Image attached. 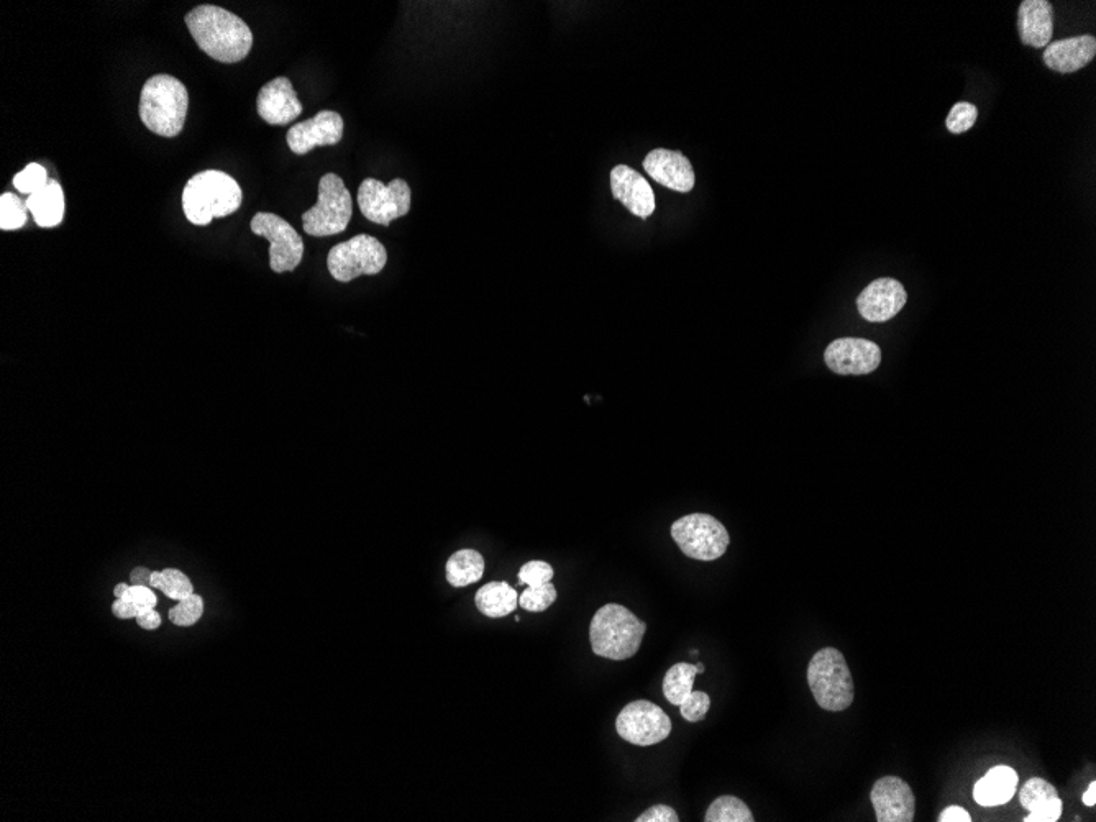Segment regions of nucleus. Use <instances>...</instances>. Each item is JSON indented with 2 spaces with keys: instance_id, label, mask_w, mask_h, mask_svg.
Here are the masks:
<instances>
[{
  "instance_id": "nucleus-21",
  "label": "nucleus",
  "mask_w": 1096,
  "mask_h": 822,
  "mask_svg": "<svg viewBox=\"0 0 1096 822\" xmlns=\"http://www.w3.org/2000/svg\"><path fill=\"white\" fill-rule=\"evenodd\" d=\"M1018 773L1008 765H998L977 781L973 788V798L980 806L991 808L1008 803L1018 788Z\"/></svg>"
},
{
  "instance_id": "nucleus-32",
  "label": "nucleus",
  "mask_w": 1096,
  "mask_h": 822,
  "mask_svg": "<svg viewBox=\"0 0 1096 822\" xmlns=\"http://www.w3.org/2000/svg\"><path fill=\"white\" fill-rule=\"evenodd\" d=\"M202 612H204V601L201 596L191 594L189 598L179 601L178 606L169 611V619L176 626H194L201 619Z\"/></svg>"
},
{
  "instance_id": "nucleus-23",
  "label": "nucleus",
  "mask_w": 1096,
  "mask_h": 822,
  "mask_svg": "<svg viewBox=\"0 0 1096 822\" xmlns=\"http://www.w3.org/2000/svg\"><path fill=\"white\" fill-rule=\"evenodd\" d=\"M476 608L481 614L499 619L511 614L519 604V594L504 581H493L476 593Z\"/></svg>"
},
{
  "instance_id": "nucleus-12",
  "label": "nucleus",
  "mask_w": 1096,
  "mask_h": 822,
  "mask_svg": "<svg viewBox=\"0 0 1096 822\" xmlns=\"http://www.w3.org/2000/svg\"><path fill=\"white\" fill-rule=\"evenodd\" d=\"M824 361L837 375H868L882 363V350L867 338H837L826 348Z\"/></svg>"
},
{
  "instance_id": "nucleus-11",
  "label": "nucleus",
  "mask_w": 1096,
  "mask_h": 822,
  "mask_svg": "<svg viewBox=\"0 0 1096 822\" xmlns=\"http://www.w3.org/2000/svg\"><path fill=\"white\" fill-rule=\"evenodd\" d=\"M616 731L639 747L660 744L672 732V719L657 704L639 699L627 704L616 719Z\"/></svg>"
},
{
  "instance_id": "nucleus-31",
  "label": "nucleus",
  "mask_w": 1096,
  "mask_h": 822,
  "mask_svg": "<svg viewBox=\"0 0 1096 822\" xmlns=\"http://www.w3.org/2000/svg\"><path fill=\"white\" fill-rule=\"evenodd\" d=\"M555 601H557V590H555L552 583H545V585L537 586V588H530L529 586L524 593L519 594V606L529 612L545 611Z\"/></svg>"
},
{
  "instance_id": "nucleus-30",
  "label": "nucleus",
  "mask_w": 1096,
  "mask_h": 822,
  "mask_svg": "<svg viewBox=\"0 0 1096 822\" xmlns=\"http://www.w3.org/2000/svg\"><path fill=\"white\" fill-rule=\"evenodd\" d=\"M48 171L38 163H30L27 168H23L20 173L15 174L12 183L14 188L20 192V194H28L32 196L35 192L45 188L48 184Z\"/></svg>"
},
{
  "instance_id": "nucleus-2",
  "label": "nucleus",
  "mask_w": 1096,
  "mask_h": 822,
  "mask_svg": "<svg viewBox=\"0 0 1096 822\" xmlns=\"http://www.w3.org/2000/svg\"><path fill=\"white\" fill-rule=\"evenodd\" d=\"M243 192L237 181L222 171L207 169L189 179L183 191V211L194 225H209L242 206Z\"/></svg>"
},
{
  "instance_id": "nucleus-18",
  "label": "nucleus",
  "mask_w": 1096,
  "mask_h": 822,
  "mask_svg": "<svg viewBox=\"0 0 1096 822\" xmlns=\"http://www.w3.org/2000/svg\"><path fill=\"white\" fill-rule=\"evenodd\" d=\"M644 169L655 183L676 192L693 191L696 184L695 171L690 160L680 151L657 148L645 156Z\"/></svg>"
},
{
  "instance_id": "nucleus-13",
  "label": "nucleus",
  "mask_w": 1096,
  "mask_h": 822,
  "mask_svg": "<svg viewBox=\"0 0 1096 822\" xmlns=\"http://www.w3.org/2000/svg\"><path fill=\"white\" fill-rule=\"evenodd\" d=\"M342 115L334 110H322L316 117L289 128L286 140L296 155H307L317 147H334L342 142Z\"/></svg>"
},
{
  "instance_id": "nucleus-40",
  "label": "nucleus",
  "mask_w": 1096,
  "mask_h": 822,
  "mask_svg": "<svg viewBox=\"0 0 1096 822\" xmlns=\"http://www.w3.org/2000/svg\"><path fill=\"white\" fill-rule=\"evenodd\" d=\"M135 619H137L138 626L147 629V631H155L161 624L160 614L155 611V608L143 609Z\"/></svg>"
},
{
  "instance_id": "nucleus-9",
  "label": "nucleus",
  "mask_w": 1096,
  "mask_h": 822,
  "mask_svg": "<svg viewBox=\"0 0 1096 822\" xmlns=\"http://www.w3.org/2000/svg\"><path fill=\"white\" fill-rule=\"evenodd\" d=\"M412 192L404 179L396 178L389 184L368 178L358 189V206L361 214L373 224L389 227L411 211Z\"/></svg>"
},
{
  "instance_id": "nucleus-22",
  "label": "nucleus",
  "mask_w": 1096,
  "mask_h": 822,
  "mask_svg": "<svg viewBox=\"0 0 1096 822\" xmlns=\"http://www.w3.org/2000/svg\"><path fill=\"white\" fill-rule=\"evenodd\" d=\"M28 211L33 215V220L42 229H53L60 225L64 219V192L61 184L56 179H50L45 188L28 196Z\"/></svg>"
},
{
  "instance_id": "nucleus-7",
  "label": "nucleus",
  "mask_w": 1096,
  "mask_h": 822,
  "mask_svg": "<svg viewBox=\"0 0 1096 822\" xmlns=\"http://www.w3.org/2000/svg\"><path fill=\"white\" fill-rule=\"evenodd\" d=\"M388 263V252L378 238L361 233L335 245L327 256V268L338 283H352L360 276H375Z\"/></svg>"
},
{
  "instance_id": "nucleus-27",
  "label": "nucleus",
  "mask_w": 1096,
  "mask_h": 822,
  "mask_svg": "<svg viewBox=\"0 0 1096 822\" xmlns=\"http://www.w3.org/2000/svg\"><path fill=\"white\" fill-rule=\"evenodd\" d=\"M151 588H158L168 596V598L174 599V601H183V599L189 598L191 594H194V588H192L191 580L188 576L176 570V568H166L163 571H153L151 573Z\"/></svg>"
},
{
  "instance_id": "nucleus-25",
  "label": "nucleus",
  "mask_w": 1096,
  "mask_h": 822,
  "mask_svg": "<svg viewBox=\"0 0 1096 822\" xmlns=\"http://www.w3.org/2000/svg\"><path fill=\"white\" fill-rule=\"evenodd\" d=\"M698 675V668L691 663H676L667 675L663 678V695L667 698L668 703H672L673 706H680L695 686V678Z\"/></svg>"
},
{
  "instance_id": "nucleus-41",
  "label": "nucleus",
  "mask_w": 1096,
  "mask_h": 822,
  "mask_svg": "<svg viewBox=\"0 0 1096 822\" xmlns=\"http://www.w3.org/2000/svg\"><path fill=\"white\" fill-rule=\"evenodd\" d=\"M937 821L970 822L972 821V816H970L969 811H965V809L960 808V806H949V808L942 811L941 816H939V819H937Z\"/></svg>"
},
{
  "instance_id": "nucleus-8",
  "label": "nucleus",
  "mask_w": 1096,
  "mask_h": 822,
  "mask_svg": "<svg viewBox=\"0 0 1096 822\" xmlns=\"http://www.w3.org/2000/svg\"><path fill=\"white\" fill-rule=\"evenodd\" d=\"M672 537L686 557L713 562L726 553L731 537L726 527L709 514H690L673 522Z\"/></svg>"
},
{
  "instance_id": "nucleus-10",
  "label": "nucleus",
  "mask_w": 1096,
  "mask_h": 822,
  "mask_svg": "<svg viewBox=\"0 0 1096 822\" xmlns=\"http://www.w3.org/2000/svg\"><path fill=\"white\" fill-rule=\"evenodd\" d=\"M250 229L270 242V266L274 273H291L301 265L304 242L289 222L270 212H258Z\"/></svg>"
},
{
  "instance_id": "nucleus-39",
  "label": "nucleus",
  "mask_w": 1096,
  "mask_h": 822,
  "mask_svg": "<svg viewBox=\"0 0 1096 822\" xmlns=\"http://www.w3.org/2000/svg\"><path fill=\"white\" fill-rule=\"evenodd\" d=\"M142 611L143 609L138 608V606H135V604L130 603V601H127V599L124 598L117 599L114 606H112L114 616L119 617V619H133V617H137Z\"/></svg>"
},
{
  "instance_id": "nucleus-34",
  "label": "nucleus",
  "mask_w": 1096,
  "mask_h": 822,
  "mask_svg": "<svg viewBox=\"0 0 1096 822\" xmlns=\"http://www.w3.org/2000/svg\"><path fill=\"white\" fill-rule=\"evenodd\" d=\"M711 708V698L704 691H691L690 696L680 704V714L688 722L703 721Z\"/></svg>"
},
{
  "instance_id": "nucleus-6",
  "label": "nucleus",
  "mask_w": 1096,
  "mask_h": 822,
  "mask_svg": "<svg viewBox=\"0 0 1096 822\" xmlns=\"http://www.w3.org/2000/svg\"><path fill=\"white\" fill-rule=\"evenodd\" d=\"M353 217L350 191L337 174H324L316 206L302 214V227L311 237H332L347 230Z\"/></svg>"
},
{
  "instance_id": "nucleus-36",
  "label": "nucleus",
  "mask_w": 1096,
  "mask_h": 822,
  "mask_svg": "<svg viewBox=\"0 0 1096 822\" xmlns=\"http://www.w3.org/2000/svg\"><path fill=\"white\" fill-rule=\"evenodd\" d=\"M1064 811V804L1060 800L1059 796L1049 803L1044 804L1042 808L1037 809L1034 813H1029V816L1024 818L1026 822H1055L1059 821Z\"/></svg>"
},
{
  "instance_id": "nucleus-26",
  "label": "nucleus",
  "mask_w": 1096,
  "mask_h": 822,
  "mask_svg": "<svg viewBox=\"0 0 1096 822\" xmlns=\"http://www.w3.org/2000/svg\"><path fill=\"white\" fill-rule=\"evenodd\" d=\"M749 806L737 796H719L706 811L704 822H754Z\"/></svg>"
},
{
  "instance_id": "nucleus-44",
  "label": "nucleus",
  "mask_w": 1096,
  "mask_h": 822,
  "mask_svg": "<svg viewBox=\"0 0 1096 822\" xmlns=\"http://www.w3.org/2000/svg\"><path fill=\"white\" fill-rule=\"evenodd\" d=\"M128 588H130V585H127V583H119V585L115 586V588H114L115 598H117V599L122 598V596H124V594L127 593Z\"/></svg>"
},
{
  "instance_id": "nucleus-14",
  "label": "nucleus",
  "mask_w": 1096,
  "mask_h": 822,
  "mask_svg": "<svg viewBox=\"0 0 1096 822\" xmlns=\"http://www.w3.org/2000/svg\"><path fill=\"white\" fill-rule=\"evenodd\" d=\"M878 822H911L916 814V798L911 786L900 777H882L870 793Z\"/></svg>"
},
{
  "instance_id": "nucleus-37",
  "label": "nucleus",
  "mask_w": 1096,
  "mask_h": 822,
  "mask_svg": "<svg viewBox=\"0 0 1096 822\" xmlns=\"http://www.w3.org/2000/svg\"><path fill=\"white\" fill-rule=\"evenodd\" d=\"M140 609L155 608L158 599L148 586H130L127 593L122 596Z\"/></svg>"
},
{
  "instance_id": "nucleus-5",
  "label": "nucleus",
  "mask_w": 1096,
  "mask_h": 822,
  "mask_svg": "<svg viewBox=\"0 0 1096 822\" xmlns=\"http://www.w3.org/2000/svg\"><path fill=\"white\" fill-rule=\"evenodd\" d=\"M808 685L819 708L841 713L854 703V678L841 650L824 647L808 665Z\"/></svg>"
},
{
  "instance_id": "nucleus-43",
  "label": "nucleus",
  "mask_w": 1096,
  "mask_h": 822,
  "mask_svg": "<svg viewBox=\"0 0 1096 822\" xmlns=\"http://www.w3.org/2000/svg\"><path fill=\"white\" fill-rule=\"evenodd\" d=\"M1082 800H1083V804H1085V806H1088V808H1093V806H1095V804H1096V781H1092V783H1090V785H1088L1087 791H1085V793H1083Z\"/></svg>"
},
{
  "instance_id": "nucleus-20",
  "label": "nucleus",
  "mask_w": 1096,
  "mask_h": 822,
  "mask_svg": "<svg viewBox=\"0 0 1096 822\" xmlns=\"http://www.w3.org/2000/svg\"><path fill=\"white\" fill-rule=\"evenodd\" d=\"M1021 42L1033 48H1046L1054 35V7L1047 0H1024L1018 10Z\"/></svg>"
},
{
  "instance_id": "nucleus-42",
  "label": "nucleus",
  "mask_w": 1096,
  "mask_h": 822,
  "mask_svg": "<svg viewBox=\"0 0 1096 822\" xmlns=\"http://www.w3.org/2000/svg\"><path fill=\"white\" fill-rule=\"evenodd\" d=\"M151 573H153V571L148 570V568L137 567L132 571L130 581H132L133 586H148V588H151Z\"/></svg>"
},
{
  "instance_id": "nucleus-45",
  "label": "nucleus",
  "mask_w": 1096,
  "mask_h": 822,
  "mask_svg": "<svg viewBox=\"0 0 1096 822\" xmlns=\"http://www.w3.org/2000/svg\"><path fill=\"white\" fill-rule=\"evenodd\" d=\"M696 668H698V675H703L704 670H706L703 663H696Z\"/></svg>"
},
{
  "instance_id": "nucleus-38",
  "label": "nucleus",
  "mask_w": 1096,
  "mask_h": 822,
  "mask_svg": "<svg viewBox=\"0 0 1096 822\" xmlns=\"http://www.w3.org/2000/svg\"><path fill=\"white\" fill-rule=\"evenodd\" d=\"M637 822H678V814L675 809L670 808L667 804H657L652 808L647 809L645 813L640 814L639 818L635 819Z\"/></svg>"
},
{
  "instance_id": "nucleus-33",
  "label": "nucleus",
  "mask_w": 1096,
  "mask_h": 822,
  "mask_svg": "<svg viewBox=\"0 0 1096 822\" xmlns=\"http://www.w3.org/2000/svg\"><path fill=\"white\" fill-rule=\"evenodd\" d=\"M977 119V107L970 104V102H959V104H955V106L950 109L946 125L947 128H949L950 133L960 135V133L969 132L970 128L977 122Z\"/></svg>"
},
{
  "instance_id": "nucleus-29",
  "label": "nucleus",
  "mask_w": 1096,
  "mask_h": 822,
  "mask_svg": "<svg viewBox=\"0 0 1096 822\" xmlns=\"http://www.w3.org/2000/svg\"><path fill=\"white\" fill-rule=\"evenodd\" d=\"M1059 793L1055 790V786L1051 785L1049 781L1042 780V778H1031L1026 781V785L1021 788L1019 793V801L1021 806L1028 809L1029 813H1034L1037 809L1042 808L1044 804L1057 798Z\"/></svg>"
},
{
  "instance_id": "nucleus-35",
  "label": "nucleus",
  "mask_w": 1096,
  "mask_h": 822,
  "mask_svg": "<svg viewBox=\"0 0 1096 822\" xmlns=\"http://www.w3.org/2000/svg\"><path fill=\"white\" fill-rule=\"evenodd\" d=\"M521 585L530 586V588H537V586L550 583L553 578V568L548 565L547 562H540V560H532V562L526 563L524 567L519 570L517 575Z\"/></svg>"
},
{
  "instance_id": "nucleus-15",
  "label": "nucleus",
  "mask_w": 1096,
  "mask_h": 822,
  "mask_svg": "<svg viewBox=\"0 0 1096 822\" xmlns=\"http://www.w3.org/2000/svg\"><path fill=\"white\" fill-rule=\"evenodd\" d=\"M908 301L903 284L893 278L875 279L857 297L860 316L868 322H886L898 316Z\"/></svg>"
},
{
  "instance_id": "nucleus-4",
  "label": "nucleus",
  "mask_w": 1096,
  "mask_h": 822,
  "mask_svg": "<svg viewBox=\"0 0 1096 822\" xmlns=\"http://www.w3.org/2000/svg\"><path fill=\"white\" fill-rule=\"evenodd\" d=\"M647 624L621 604H606L594 614L590 642L599 657L621 662L634 657L644 640Z\"/></svg>"
},
{
  "instance_id": "nucleus-28",
  "label": "nucleus",
  "mask_w": 1096,
  "mask_h": 822,
  "mask_svg": "<svg viewBox=\"0 0 1096 822\" xmlns=\"http://www.w3.org/2000/svg\"><path fill=\"white\" fill-rule=\"evenodd\" d=\"M27 202L12 192H4L0 197V230L12 232L23 229L28 222Z\"/></svg>"
},
{
  "instance_id": "nucleus-3",
  "label": "nucleus",
  "mask_w": 1096,
  "mask_h": 822,
  "mask_svg": "<svg viewBox=\"0 0 1096 822\" xmlns=\"http://www.w3.org/2000/svg\"><path fill=\"white\" fill-rule=\"evenodd\" d=\"M188 109L189 92L178 78L156 74L143 86L138 114L150 132L165 138L178 137Z\"/></svg>"
},
{
  "instance_id": "nucleus-17",
  "label": "nucleus",
  "mask_w": 1096,
  "mask_h": 822,
  "mask_svg": "<svg viewBox=\"0 0 1096 822\" xmlns=\"http://www.w3.org/2000/svg\"><path fill=\"white\" fill-rule=\"evenodd\" d=\"M612 196L626 207L635 217L649 219L654 214L655 194L650 188L649 181L640 176L634 168L627 165H617L611 171Z\"/></svg>"
},
{
  "instance_id": "nucleus-19",
  "label": "nucleus",
  "mask_w": 1096,
  "mask_h": 822,
  "mask_svg": "<svg viewBox=\"0 0 1096 822\" xmlns=\"http://www.w3.org/2000/svg\"><path fill=\"white\" fill-rule=\"evenodd\" d=\"M1095 55L1096 38L1093 35H1080L1049 43L1044 51V63L1052 71L1070 74L1092 63Z\"/></svg>"
},
{
  "instance_id": "nucleus-24",
  "label": "nucleus",
  "mask_w": 1096,
  "mask_h": 822,
  "mask_svg": "<svg viewBox=\"0 0 1096 822\" xmlns=\"http://www.w3.org/2000/svg\"><path fill=\"white\" fill-rule=\"evenodd\" d=\"M445 575L448 583L455 588H465L478 583L485 575V558L480 552L471 548L458 550L448 558Z\"/></svg>"
},
{
  "instance_id": "nucleus-16",
  "label": "nucleus",
  "mask_w": 1096,
  "mask_h": 822,
  "mask_svg": "<svg viewBox=\"0 0 1096 822\" xmlns=\"http://www.w3.org/2000/svg\"><path fill=\"white\" fill-rule=\"evenodd\" d=\"M256 109L266 124L278 127L291 124L302 114V104L293 83L284 76L261 87L256 97Z\"/></svg>"
},
{
  "instance_id": "nucleus-1",
  "label": "nucleus",
  "mask_w": 1096,
  "mask_h": 822,
  "mask_svg": "<svg viewBox=\"0 0 1096 822\" xmlns=\"http://www.w3.org/2000/svg\"><path fill=\"white\" fill-rule=\"evenodd\" d=\"M184 22L194 42L212 60L233 64L252 51L253 33L247 23L217 5H199Z\"/></svg>"
}]
</instances>
